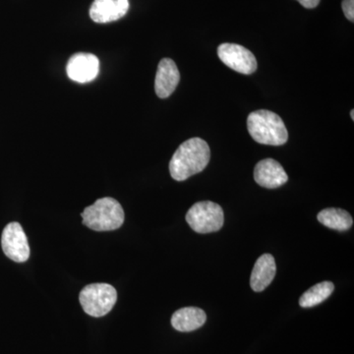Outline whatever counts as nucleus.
<instances>
[{"instance_id":"f257e3e1","label":"nucleus","mask_w":354,"mask_h":354,"mask_svg":"<svg viewBox=\"0 0 354 354\" xmlns=\"http://www.w3.org/2000/svg\"><path fill=\"white\" fill-rule=\"evenodd\" d=\"M211 151L206 141L191 138L177 148L169 162V172L174 180L184 181L206 169Z\"/></svg>"},{"instance_id":"f03ea898","label":"nucleus","mask_w":354,"mask_h":354,"mask_svg":"<svg viewBox=\"0 0 354 354\" xmlns=\"http://www.w3.org/2000/svg\"><path fill=\"white\" fill-rule=\"evenodd\" d=\"M247 129L257 143L281 146L288 140L285 122L278 114L267 109L253 111L247 118Z\"/></svg>"},{"instance_id":"7ed1b4c3","label":"nucleus","mask_w":354,"mask_h":354,"mask_svg":"<svg viewBox=\"0 0 354 354\" xmlns=\"http://www.w3.org/2000/svg\"><path fill=\"white\" fill-rule=\"evenodd\" d=\"M83 225L95 232H111L124 223V211L120 202L111 197L101 198L82 213Z\"/></svg>"},{"instance_id":"20e7f679","label":"nucleus","mask_w":354,"mask_h":354,"mask_svg":"<svg viewBox=\"0 0 354 354\" xmlns=\"http://www.w3.org/2000/svg\"><path fill=\"white\" fill-rule=\"evenodd\" d=\"M118 300V292L109 283H92L85 286L79 295V301L85 313L92 317L106 315Z\"/></svg>"},{"instance_id":"39448f33","label":"nucleus","mask_w":354,"mask_h":354,"mask_svg":"<svg viewBox=\"0 0 354 354\" xmlns=\"http://www.w3.org/2000/svg\"><path fill=\"white\" fill-rule=\"evenodd\" d=\"M186 221L198 234H211L218 232L223 227L225 216L220 205L203 201L191 207L186 215Z\"/></svg>"},{"instance_id":"423d86ee","label":"nucleus","mask_w":354,"mask_h":354,"mask_svg":"<svg viewBox=\"0 0 354 354\" xmlns=\"http://www.w3.org/2000/svg\"><path fill=\"white\" fill-rule=\"evenodd\" d=\"M218 55L223 64L239 73L250 75L257 70L256 57L241 44H221L218 48Z\"/></svg>"},{"instance_id":"0eeeda50","label":"nucleus","mask_w":354,"mask_h":354,"mask_svg":"<svg viewBox=\"0 0 354 354\" xmlns=\"http://www.w3.org/2000/svg\"><path fill=\"white\" fill-rule=\"evenodd\" d=\"M1 246L9 259L24 263L29 259L30 247L27 236L20 223H10L2 232Z\"/></svg>"},{"instance_id":"6e6552de","label":"nucleus","mask_w":354,"mask_h":354,"mask_svg":"<svg viewBox=\"0 0 354 354\" xmlns=\"http://www.w3.org/2000/svg\"><path fill=\"white\" fill-rule=\"evenodd\" d=\"M99 58L93 53H78L72 55L66 65L67 75L77 83H88L99 75Z\"/></svg>"},{"instance_id":"1a4fd4ad","label":"nucleus","mask_w":354,"mask_h":354,"mask_svg":"<svg viewBox=\"0 0 354 354\" xmlns=\"http://www.w3.org/2000/svg\"><path fill=\"white\" fill-rule=\"evenodd\" d=\"M254 179L262 187L274 189L288 183V176L279 162L274 158H265L255 165Z\"/></svg>"},{"instance_id":"9d476101","label":"nucleus","mask_w":354,"mask_h":354,"mask_svg":"<svg viewBox=\"0 0 354 354\" xmlns=\"http://www.w3.org/2000/svg\"><path fill=\"white\" fill-rule=\"evenodd\" d=\"M129 10V0H94L90 8L91 19L99 24L114 22Z\"/></svg>"},{"instance_id":"9b49d317","label":"nucleus","mask_w":354,"mask_h":354,"mask_svg":"<svg viewBox=\"0 0 354 354\" xmlns=\"http://www.w3.org/2000/svg\"><path fill=\"white\" fill-rule=\"evenodd\" d=\"M180 81V73L171 58H162L156 74L155 91L158 97L167 99L176 91Z\"/></svg>"},{"instance_id":"f8f14e48","label":"nucleus","mask_w":354,"mask_h":354,"mask_svg":"<svg viewBox=\"0 0 354 354\" xmlns=\"http://www.w3.org/2000/svg\"><path fill=\"white\" fill-rule=\"evenodd\" d=\"M277 272L276 261L271 254H264L254 265L251 274V288L256 292H261L271 285Z\"/></svg>"},{"instance_id":"ddd939ff","label":"nucleus","mask_w":354,"mask_h":354,"mask_svg":"<svg viewBox=\"0 0 354 354\" xmlns=\"http://www.w3.org/2000/svg\"><path fill=\"white\" fill-rule=\"evenodd\" d=\"M207 320L204 310L197 307H184L171 317V325L178 332H192L201 328Z\"/></svg>"},{"instance_id":"4468645a","label":"nucleus","mask_w":354,"mask_h":354,"mask_svg":"<svg viewBox=\"0 0 354 354\" xmlns=\"http://www.w3.org/2000/svg\"><path fill=\"white\" fill-rule=\"evenodd\" d=\"M319 223L330 230L346 232L353 227V216L342 209L329 208L323 209L317 216Z\"/></svg>"},{"instance_id":"2eb2a0df","label":"nucleus","mask_w":354,"mask_h":354,"mask_svg":"<svg viewBox=\"0 0 354 354\" xmlns=\"http://www.w3.org/2000/svg\"><path fill=\"white\" fill-rule=\"evenodd\" d=\"M334 290V283L330 281L317 283L300 297L299 305L304 308H311V307L316 306L329 298Z\"/></svg>"},{"instance_id":"dca6fc26","label":"nucleus","mask_w":354,"mask_h":354,"mask_svg":"<svg viewBox=\"0 0 354 354\" xmlns=\"http://www.w3.org/2000/svg\"><path fill=\"white\" fill-rule=\"evenodd\" d=\"M342 8L344 11V16L351 22L354 21V0H342Z\"/></svg>"},{"instance_id":"f3484780","label":"nucleus","mask_w":354,"mask_h":354,"mask_svg":"<svg viewBox=\"0 0 354 354\" xmlns=\"http://www.w3.org/2000/svg\"><path fill=\"white\" fill-rule=\"evenodd\" d=\"M302 6L307 9H313L319 6L321 0H297Z\"/></svg>"},{"instance_id":"a211bd4d","label":"nucleus","mask_w":354,"mask_h":354,"mask_svg":"<svg viewBox=\"0 0 354 354\" xmlns=\"http://www.w3.org/2000/svg\"><path fill=\"white\" fill-rule=\"evenodd\" d=\"M351 120H354V111H353V109H351Z\"/></svg>"}]
</instances>
